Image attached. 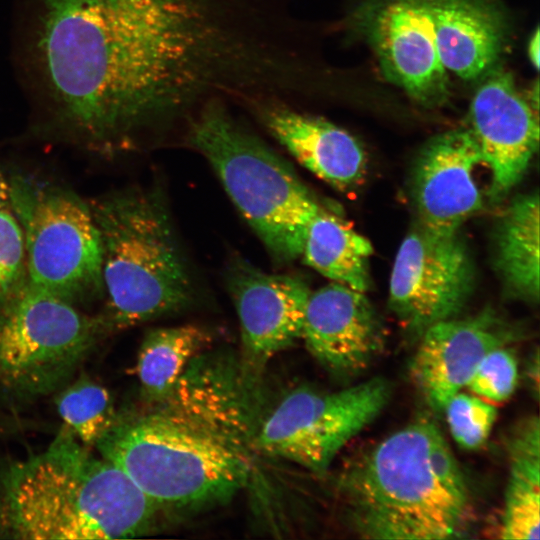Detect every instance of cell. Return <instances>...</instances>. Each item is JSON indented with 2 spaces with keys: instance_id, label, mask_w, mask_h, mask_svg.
I'll list each match as a JSON object with an SVG mask.
<instances>
[{
  "instance_id": "8992f818",
  "label": "cell",
  "mask_w": 540,
  "mask_h": 540,
  "mask_svg": "<svg viewBox=\"0 0 540 540\" xmlns=\"http://www.w3.org/2000/svg\"><path fill=\"white\" fill-rule=\"evenodd\" d=\"M189 141L274 260L300 258L308 225L322 206L289 163L217 105L193 121Z\"/></svg>"
},
{
  "instance_id": "277c9868",
  "label": "cell",
  "mask_w": 540,
  "mask_h": 540,
  "mask_svg": "<svg viewBox=\"0 0 540 540\" xmlns=\"http://www.w3.org/2000/svg\"><path fill=\"white\" fill-rule=\"evenodd\" d=\"M90 207L102 245L104 331L130 328L193 302L192 275L158 189L117 191Z\"/></svg>"
},
{
  "instance_id": "cb8c5ba5",
  "label": "cell",
  "mask_w": 540,
  "mask_h": 540,
  "mask_svg": "<svg viewBox=\"0 0 540 540\" xmlns=\"http://www.w3.org/2000/svg\"><path fill=\"white\" fill-rule=\"evenodd\" d=\"M55 393L65 427L88 447H95L119 417L109 390L86 375L71 379Z\"/></svg>"
},
{
  "instance_id": "5bb4252c",
  "label": "cell",
  "mask_w": 540,
  "mask_h": 540,
  "mask_svg": "<svg viewBox=\"0 0 540 540\" xmlns=\"http://www.w3.org/2000/svg\"><path fill=\"white\" fill-rule=\"evenodd\" d=\"M470 105V130L491 171L488 197L501 201L520 182L537 150L538 118L518 93L512 75L490 69Z\"/></svg>"
},
{
  "instance_id": "9a60e30c",
  "label": "cell",
  "mask_w": 540,
  "mask_h": 540,
  "mask_svg": "<svg viewBox=\"0 0 540 540\" xmlns=\"http://www.w3.org/2000/svg\"><path fill=\"white\" fill-rule=\"evenodd\" d=\"M480 164L482 156L468 128L431 139L420 152L412 175L419 225L439 235L458 234L483 206L474 177Z\"/></svg>"
},
{
  "instance_id": "6da1fadb",
  "label": "cell",
  "mask_w": 540,
  "mask_h": 540,
  "mask_svg": "<svg viewBox=\"0 0 540 540\" xmlns=\"http://www.w3.org/2000/svg\"><path fill=\"white\" fill-rule=\"evenodd\" d=\"M215 38L193 0H44L37 52L60 113L104 139L188 100Z\"/></svg>"
},
{
  "instance_id": "7c38bea8",
  "label": "cell",
  "mask_w": 540,
  "mask_h": 540,
  "mask_svg": "<svg viewBox=\"0 0 540 540\" xmlns=\"http://www.w3.org/2000/svg\"><path fill=\"white\" fill-rule=\"evenodd\" d=\"M434 0H364L353 22L387 80L425 107L443 105L449 78L437 49Z\"/></svg>"
},
{
  "instance_id": "ffe728a7",
  "label": "cell",
  "mask_w": 540,
  "mask_h": 540,
  "mask_svg": "<svg viewBox=\"0 0 540 540\" xmlns=\"http://www.w3.org/2000/svg\"><path fill=\"white\" fill-rule=\"evenodd\" d=\"M494 264L507 293L523 301L539 300V196L514 198L494 234Z\"/></svg>"
},
{
  "instance_id": "d4e9b609",
  "label": "cell",
  "mask_w": 540,
  "mask_h": 540,
  "mask_svg": "<svg viewBox=\"0 0 540 540\" xmlns=\"http://www.w3.org/2000/svg\"><path fill=\"white\" fill-rule=\"evenodd\" d=\"M443 411L454 440L467 450L486 442L497 417L494 405L460 391L449 399Z\"/></svg>"
},
{
  "instance_id": "484cf974",
  "label": "cell",
  "mask_w": 540,
  "mask_h": 540,
  "mask_svg": "<svg viewBox=\"0 0 540 540\" xmlns=\"http://www.w3.org/2000/svg\"><path fill=\"white\" fill-rule=\"evenodd\" d=\"M517 381L516 358L506 346H501L483 357L466 387L486 401L501 403L513 394Z\"/></svg>"
},
{
  "instance_id": "f1b7e54d",
  "label": "cell",
  "mask_w": 540,
  "mask_h": 540,
  "mask_svg": "<svg viewBox=\"0 0 540 540\" xmlns=\"http://www.w3.org/2000/svg\"><path fill=\"white\" fill-rule=\"evenodd\" d=\"M10 207L9 183L0 170V209Z\"/></svg>"
},
{
  "instance_id": "83f0119b",
  "label": "cell",
  "mask_w": 540,
  "mask_h": 540,
  "mask_svg": "<svg viewBox=\"0 0 540 540\" xmlns=\"http://www.w3.org/2000/svg\"><path fill=\"white\" fill-rule=\"evenodd\" d=\"M539 29L532 35L528 45V55L535 69L539 68Z\"/></svg>"
},
{
  "instance_id": "ba28073f",
  "label": "cell",
  "mask_w": 540,
  "mask_h": 540,
  "mask_svg": "<svg viewBox=\"0 0 540 540\" xmlns=\"http://www.w3.org/2000/svg\"><path fill=\"white\" fill-rule=\"evenodd\" d=\"M102 332L99 317L26 282L0 306V386L24 399L55 393Z\"/></svg>"
},
{
  "instance_id": "7402d4cb",
  "label": "cell",
  "mask_w": 540,
  "mask_h": 540,
  "mask_svg": "<svg viewBox=\"0 0 540 540\" xmlns=\"http://www.w3.org/2000/svg\"><path fill=\"white\" fill-rule=\"evenodd\" d=\"M510 468L501 538L538 539L540 524V427L537 417L524 421L508 443Z\"/></svg>"
},
{
  "instance_id": "ac0fdd59",
  "label": "cell",
  "mask_w": 540,
  "mask_h": 540,
  "mask_svg": "<svg viewBox=\"0 0 540 540\" xmlns=\"http://www.w3.org/2000/svg\"><path fill=\"white\" fill-rule=\"evenodd\" d=\"M262 119L274 138L307 170L339 189L356 186L366 172L359 142L333 123L284 107H269Z\"/></svg>"
},
{
  "instance_id": "7a4b0ae2",
  "label": "cell",
  "mask_w": 540,
  "mask_h": 540,
  "mask_svg": "<svg viewBox=\"0 0 540 540\" xmlns=\"http://www.w3.org/2000/svg\"><path fill=\"white\" fill-rule=\"evenodd\" d=\"M160 508L66 427L43 451L0 472V533L15 539L139 536Z\"/></svg>"
},
{
  "instance_id": "8fae6325",
  "label": "cell",
  "mask_w": 540,
  "mask_h": 540,
  "mask_svg": "<svg viewBox=\"0 0 540 540\" xmlns=\"http://www.w3.org/2000/svg\"><path fill=\"white\" fill-rule=\"evenodd\" d=\"M258 374L242 359L203 351L158 404L159 411L246 454L266 414L260 413Z\"/></svg>"
},
{
  "instance_id": "9c48e42d",
  "label": "cell",
  "mask_w": 540,
  "mask_h": 540,
  "mask_svg": "<svg viewBox=\"0 0 540 540\" xmlns=\"http://www.w3.org/2000/svg\"><path fill=\"white\" fill-rule=\"evenodd\" d=\"M390 396L388 380L380 377L335 392L295 389L265 414L253 447L322 474Z\"/></svg>"
},
{
  "instance_id": "4316f807",
  "label": "cell",
  "mask_w": 540,
  "mask_h": 540,
  "mask_svg": "<svg viewBox=\"0 0 540 540\" xmlns=\"http://www.w3.org/2000/svg\"><path fill=\"white\" fill-rule=\"evenodd\" d=\"M27 282L21 227L10 207L0 209V306Z\"/></svg>"
},
{
  "instance_id": "4fadbf2b",
  "label": "cell",
  "mask_w": 540,
  "mask_h": 540,
  "mask_svg": "<svg viewBox=\"0 0 540 540\" xmlns=\"http://www.w3.org/2000/svg\"><path fill=\"white\" fill-rule=\"evenodd\" d=\"M226 283L239 318L242 360L259 373L301 339L311 290L297 275L267 273L242 258L230 262Z\"/></svg>"
},
{
  "instance_id": "603a6c76",
  "label": "cell",
  "mask_w": 540,
  "mask_h": 540,
  "mask_svg": "<svg viewBox=\"0 0 540 540\" xmlns=\"http://www.w3.org/2000/svg\"><path fill=\"white\" fill-rule=\"evenodd\" d=\"M211 342L210 333L195 324L160 327L144 337L136 362L143 397L160 404L191 360Z\"/></svg>"
},
{
  "instance_id": "5b68a950",
  "label": "cell",
  "mask_w": 540,
  "mask_h": 540,
  "mask_svg": "<svg viewBox=\"0 0 540 540\" xmlns=\"http://www.w3.org/2000/svg\"><path fill=\"white\" fill-rule=\"evenodd\" d=\"M95 448L159 507L220 503L250 474L246 454L160 411L119 416Z\"/></svg>"
},
{
  "instance_id": "e0dca14e",
  "label": "cell",
  "mask_w": 540,
  "mask_h": 540,
  "mask_svg": "<svg viewBox=\"0 0 540 540\" xmlns=\"http://www.w3.org/2000/svg\"><path fill=\"white\" fill-rule=\"evenodd\" d=\"M512 339L508 326L492 310L429 327L411 363L413 379L428 405L442 412L449 399L466 387L483 357Z\"/></svg>"
},
{
  "instance_id": "d6986e66",
  "label": "cell",
  "mask_w": 540,
  "mask_h": 540,
  "mask_svg": "<svg viewBox=\"0 0 540 540\" xmlns=\"http://www.w3.org/2000/svg\"><path fill=\"white\" fill-rule=\"evenodd\" d=\"M433 23L444 68L464 80L494 68L508 35L506 16L493 0H434Z\"/></svg>"
},
{
  "instance_id": "52a82bcc",
  "label": "cell",
  "mask_w": 540,
  "mask_h": 540,
  "mask_svg": "<svg viewBox=\"0 0 540 540\" xmlns=\"http://www.w3.org/2000/svg\"><path fill=\"white\" fill-rule=\"evenodd\" d=\"M8 183L27 283L76 305L103 297L102 245L90 204L59 186L22 177Z\"/></svg>"
},
{
  "instance_id": "30bf717a",
  "label": "cell",
  "mask_w": 540,
  "mask_h": 540,
  "mask_svg": "<svg viewBox=\"0 0 540 540\" xmlns=\"http://www.w3.org/2000/svg\"><path fill=\"white\" fill-rule=\"evenodd\" d=\"M475 286V268L458 234L439 235L421 225L402 241L392 267L389 306L413 337L457 317Z\"/></svg>"
},
{
  "instance_id": "2e32d148",
  "label": "cell",
  "mask_w": 540,
  "mask_h": 540,
  "mask_svg": "<svg viewBox=\"0 0 540 540\" xmlns=\"http://www.w3.org/2000/svg\"><path fill=\"white\" fill-rule=\"evenodd\" d=\"M325 368L353 375L367 368L384 347V329L364 292L331 282L311 292L302 336Z\"/></svg>"
},
{
  "instance_id": "44dd1931",
  "label": "cell",
  "mask_w": 540,
  "mask_h": 540,
  "mask_svg": "<svg viewBox=\"0 0 540 540\" xmlns=\"http://www.w3.org/2000/svg\"><path fill=\"white\" fill-rule=\"evenodd\" d=\"M372 254L366 237L322 207L308 225L300 257L332 282L365 292L370 286Z\"/></svg>"
},
{
  "instance_id": "3957f363",
  "label": "cell",
  "mask_w": 540,
  "mask_h": 540,
  "mask_svg": "<svg viewBox=\"0 0 540 540\" xmlns=\"http://www.w3.org/2000/svg\"><path fill=\"white\" fill-rule=\"evenodd\" d=\"M339 489L364 538L454 539L467 528L465 478L440 429L426 419L364 453L340 476Z\"/></svg>"
}]
</instances>
